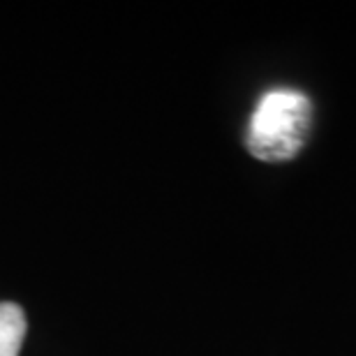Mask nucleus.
<instances>
[{
	"label": "nucleus",
	"mask_w": 356,
	"mask_h": 356,
	"mask_svg": "<svg viewBox=\"0 0 356 356\" xmlns=\"http://www.w3.org/2000/svg\"><path fill=\"white\" fill-rule=\"evenodd\" d=\"M28 319L17 303H0V356H19L26 340Z\"/></svg>",
	"instance_id": "2"
},
{
	"label": "nucleus",
	"mask_w": 356,
	"mask_h": 356,
	"mask_svg": "<svg viewBox=\"0 0 356 356\" xmlns=\"http://www.w3.org/2000/svg\"><path fill=\"white\" fill-rule=\"evenodd\" d=\"M312 125V104L301 90L273 88L261 95L245 132V146L257 160L284 162L301 151Z\"/></svg>",
	"instance_id": "1"
}]
</instances>
